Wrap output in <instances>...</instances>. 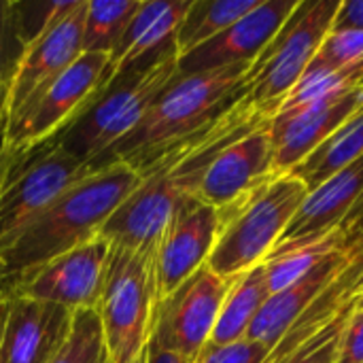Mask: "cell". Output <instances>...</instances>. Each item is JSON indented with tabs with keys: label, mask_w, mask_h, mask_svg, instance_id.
Listing matches in <instances>:
<instances>
[{
	"label": "cell",
	"mask_w": 363,
	"mask_h": 363,
	"mask_svg": "<svg viewBox=\"0 0 363 363\" xmlns=\"http://www.w3.org/2000/svg\"><path fill=\"white\" fill-rule=\"evenodd\" d=\"M277 111L257 106L247 91L194 134L155 155L143 170V185L113 213L100 236L113 247L157 249L174 213L198 196L211 162L234 140L272 125Z\"/></svg>",
	"instance_id": "1"
},
{
	"label": "cell",
	"mask_w": 363,
	"mask_h": 363,
	"mask_svg": "<svg viewBox=\"0 0 363 363\" xmlns=\"http://www.w3.org/2000/svg\"><path fill=\"white\" fill-rule=\"evenodd\" d=\"M251 66L253 62H245L189 77H174L149 106L140 123L104 155L94 160L89 168L96 172L123 162L140 174L155 155L194 134L236 102L247 91Z\"/></svg>",
	"instance_id": "2"
},
{
	"label": "cell",
	"mask_w": 363,
	"mask_h": 363,
	"mask_svg": "<svg viewBox=\"0 0 363 363\" xmlns=\"http://www.w3.org/2000/svg\"><path fill=\"white\" fill-rule=\"evenodd\" d=\"M140 185L143 177L123 162L87 174L0 253L6 277L15 279L100 236L104 223Z\"/></svg>",
	"instance_id": "3"
},
{
	"label": "cell",
	"mask_w": 363,
	"mask_h": 363,
	"mask_svg": "<svg viewBox=\"0 0 363 363\" xmlns=\"http://www.w3.org/2000/svg\"><path fill=\"white\" fill-rule=\"evenodd\" d=\"M177 60L179 51L172 45L155 57L117 72L85 111L51 140L89 166L140 123L155 98L177 77Z\"/></svg>",
	"instance_id": "4"
},
{
	"label": "cell",
	"mask_w": 363,
	"mask_h": 363,
	"mask_svg": "<svg viewBox=\"0 0 363 363\" xmlns=\"http://www.w3.org/2000/svg\"><path fill=\"white\" fill-rule=\"evenodd\" d=\"M306 194L308 187L298 177L270 174L238 202L219 211L221 230L206 266L217 277L236 281L264 264Z\"/></svg>",
	"instance_id": "5"
},
{
	"label": "cell",
	"mask_w": 363,
	"mask_h": 363,
	"mask_svg": "<svg viewBox=\"0 0 363 363\" xmlns=\"http://www.w3.org/2000/svg\"><path fill=\"white\" fill-rule=\"evenodd\" d=\"M155 251L111 245L96 306L108 363H147L157 304Z\"/></svg>",
	"instance_id": "6"
},
{
	"label": "cell",
	"mask_w": 363,
	"mask_h": 363,
	"mask_svg": "<svg viewBox=\"0 0 363 363\" xmlns=\"http://www.w3.org/2000/svg\"><path fill=\"white\" fill-rule=\"evenodd\" d=\"M94 170L55 140L21 151L0 191V253Z\"/></svg>",
	"instance_id": "7"
},
{
	"label": "cell",
	"mask_w": 363,
	"mask_h": 363,
	"mask_svg": "<svg viewBox=\"0 0 363 363\" xmlns=\"http://www.w3.org/2000/svg\"><path fill=\"white\" fill-rule=\"evenodd\" d=\"M338 6L340 0L298 2L291 17L251 66L249 98L257 106L279 111L332 32Z\"/></svg>",
	"instance_id": "8"
},
{
	"label": "cell",
	"mask_w": 363,
	"mask_h": 363,
	"mask_svg": "<svg viewBox=\"0 0 363 363\" xmlns=\"http://www.w3.org/2000/svg\"><path fill=\"white\" fill-rule=\"evenodd\" d=\"M232 283L217 277L206 264L196 270L155 304L151 345L196 363L211 340Z\"/></svg>",
	"instance_id": "9"
},
{
	"label": "cell",
	"mask_w": 363,
	"mask_h": 363,
	"mask_svg": "<svg viewBox=\"0 0 363 363\" xmlns=\"http://www.w3.org/2000/svg\"><path fill=\"white\" fill-rule=\"evenodd\" d=\"M111 245L96 236L72 251L6 281L2 300L26 298L70 311L96 308L102 296Z\"/></svg>",
	"instance_id": "10"
},
{
	"label": "cell",
	"mask_w": 363,
	"mask_h": 363,
	"mask_svg": "<svg viewBox=\"0 0 363 363\" xmlns=\"http://www.w3.org/2000/svg\"><path fill=\"white\" fill-rule=\"evenodd\" d=\"M108 64V53H81L77 62L45 91L26 121L6 132L4 143L28 151L57 136L113 79Z\"/></svg>",
	"instance_id": "11"
},
{
	"label": "cell",
	"mask_w": 363,
	"mask_h": 363,
	"mask_svg": "<svg viewBox=\"0 0 363 363\" xmlns=\"http://www.w3.org/2000/svg\"><path fill=\"white\" fill-rule=\"evenodd\" d=\"M85 13L87 0H81V4L62 23H57L51 32H47L43 38L26 49L9 98L6 132L26 121L45 91L83 53Z\"/></svg>",
	"instance_id": "12"
},
{
	"label": "cell",
	"mask_w": 363,
	"mask_h": 363,
	"mask_svg": "<svg viewBox=\"0 0 363 363\" xmlns=\"http://www.w3.org/2000/svg\"><path fill=\"white\" fill-rule=\"evenodd\" d=\"M221 230L219 211L198 196L189 198L170 219L155 251V298L162 302L200 270Z\"/></svg>",
	"instance_id": "13"
},
{
	"label": "cell",
	"mask_w": 363,
	"mask_h": 363,
	"mask_svg": "<svg viewBox=\"0 0 363 363\" xmlns=\"http://www.w3.org/2000/svg\"><path fill=\"white\" fill-rule=\"evenodd\" d=\"M298 2L300 0H262L259 6H255L215 38L185 55H179L177 77L255 62L291 17Z\"/></svg>",
	"instance_id": "14"
},
{
	"label": "cell",
	"mask_w": 363,
	"mask_h": 363,
	"mask_svg": "<svg viewBox=\"0 0 363 363\" xmlns=\"http://www.w3.org/2000/svg\"><path fill=\"white\" fill-rule=\"evenodd\" d=\"M363 102V87L319 100L291 113L274 115L270 125L272 172L289 174L317 151Z\"/></svg>",
	"instance_id": "15"
},
{
	"label": "cell",
	"mask_w": 363,
	"mask_h": 363,
	"mask_svg": "<svg viewBox=\"0 0 363 363\" xmlns=\"http://www.w3.org/2000/svg\"><path fill=\"white\" fill-rule=\"evenodd\" d=\"M362 196L363 155L306 194L302 206L294 215L291 223L287 225L266 262H274L287 253H294L306 245L325 238L334 230H340L342 221Z\"/></svg>",
	"instance_id": "16"
},
{
	"label": "cell",
	"mask_w": 363,
	"mask_h": 363,
	"mask_svg": "<svg viewBox=\"0 0 363 363\" xmlns=\"http://www.w3.org/2000/svg\"><path fill=\"white\" fill-rule=\"evenodd\" d=\"M0 336V363H51L66 345L74 311L9 298Z\"/></svg>",
	"instance_id": "17"
},
{
	"label": "cell",
	"mask_w": 363,
	"mask_h": 363,
	"mask_svg": "<svg viewBox=\"0 0 363 363\" xmlns=\"http://www.w3.org/2000/svg\"><path fill=\"white\" fill-rule=\"evenodd\" d=\"M272 172L270 125L255 130L228 145L208 166L198 198L217 211L238 202Z\"/></svg>",
	"instance_id": "18"
},
{
	"label": "cell",
	"mask_w": 363,
	"mask_h": 363,
	"mask_svg": "<svg viewBox=\"0 0 363 363\" xmlns=\"http://www.w3.org/2000/svg\"><path fill=\"white\" fill-rule=\"evenodd\" d=\"M191 0H147L140 2L119 45L111 53L113 77L138 62L151 60L174 45L177 30L189 11Z\"/></svg>",
	"instance_id": "19"
},
{
	"label": "cell",
	"mask_w": 363,
	"mask_h": 363,
	"mask_svg": "<svg viewBox=\"0 0 363 363\" xmlns=\"http://www.w3.org/2000/svg\"><path fill=\"white\" fill-rule=\"evenodd\" d=\"M345 262V251L330 253L306 279L298 281L296 285L270 294V298L264 302L259 313L255 315L249 332L245 338L266 345L270 351L283 340V336L291 330V325L300 319V315L311 306V302L325 289V285L332 281L340 264Z\"/></svg>",
	"instance_id": "20"
},
{
	"label": "cell",
	"mask_w": 363,
	"mask_h": 363,
	"mask_svg": "<svg viewBox=\"0 0 363 363\" xmlns=\"http://www.w3.org/2000/svg\"><path fill=\"white\" fill-rule=\"evenodd\" d=\"M268 298L266 264H257L232 283L206 347H223L242 340Z\"/></svg>",
	"instance_id": "21"
},
{
	"label": "cell",
	"mask_w": 363,
	"mask_h": 363,
	"mask_svg": "<svg viewBox=\"0 0 363 363\" xmlns=\"http://www.w3.org/2000/svg\"><path fill=\"white\" fill-rule=\"evenodd\" d=\"M363 155V102L362 106L300 166L289 174L298 177L308 191L328 181L338 170L347 168L351 162Z\"/></svg>",
	"instance_id": "22"
},
{
	"label": "cell",
	"mask_w": 363,
	"mask_h": 363,
	"mask_svg": "<svg viewBox=\"0 0 363 363\" xmlns=\"http://www.w3.org/2000/svg\"><path fill=\"white\" fill-rule=\"evenodd\" d=\"M259 2L262 0H191V6L174 36L179 55H185L191 49L208 43L240 17L251 13L255 6H259Z\"/></svg>",
	"instance_id": "23"
},
{
	"label": "cell",
	"mask_w": 363,
	"mask_h": 363,
	"mask_svg": "<svg viewBox=\"0 0 363 363\" xmlns=\"http://www.w3.org/2000/svg\"><path fill=\"white\" fill-rule=\"evenodd\" d=\"M143 0H87L83 53H113Z\"/></svg>",
	"instance_id": "24"
},
{
	"label": "cell",
	"mask_w": 363,
	"mask_h": 363,
	"mask_svg": "<svg viewBox=\"0 0 363 363\" xmlns=\"http://www.w3.org/2000/svg\"><path fill=\"white\" fill-rule=\"evenodd\" d=\"M363 87V62L353 66H345L338 70H319V72H306L296 87L287 94V98L281 102L277 115L298 111L302 106L315 104L319 100L347 94L351 89Z\"/></svg>",
	"instance_id": "25"
},
{
	"label": "cell",
	"mask_w": 363,
	"mask_h": 363,
	"mask_svg": "<svg viewBox=\"0 0 363 363\" xmlns=\"http://www.w3.org/2000/svg\"><path fill=\"white\" fill-rule=\"evenodd\" d=\"M342 232L334 230L332 234H328L325 238L306 245L294 253H287L274 262H264L266 264V281H268V289L270 294H279L291 285H296L298 281L306 279L330 253L334 251H342Z\"/></svg>",
	"instance_id": "26"
},
{
	"label": "cell",
	"mask_w": 363,
	"mask_h": 363,
	"mask_svg": "<svg viewBox=\"0 0 363 363\" xmlns=\"http://www.w3.org/2000/svg\"><path fill=\"white\" fill-rule=\"evenodd\" d=\"M51 363H108L102 323L96 308L74 313L70 336Z\"/></svg>",
	"instance_id": "27"
},
{
	"label": "cell",
	"mask_w": 363,
	"mask_h": 363,
	"mask_svg": "<svg viewBox=\"0 0 363 363\" xmlns=\"http://www.w3.org/2000/svg\"><path fill=\"white\" fill-rule=\"evenodd\" d=\"M81 0H47V2H11L15 30L26 47L34 45L57 23H62Z\"/></svg>",
	"instance_id": "28"
},
{
	"label": "cell",
	"mask_w": 363,
	"mask_h": 363,
	"mask_svg": "<svg viewBox=\"0 0 363 363\" xmlns=\"http://www.w3.org/2000/svg\"><path fill=\"white\" fill-rule=\"evenodd\" d=\"M26 49L11 17V0H0V138L6 136L9 98Z\"/></svg>",
	"instance_id": "29"
},
{
	"label": "cell",
	"mask_w": 363,
	"mask_h": 363,
	"mask_svg": "<svg viewBox=\"0 0 363 363\" xmlns=\"http://www.w3.org/2000/svg\"><path fill=\"white\" fill-rule=\"evenodd\" d=\"M363 62V32L362 30H338L330 32L315 53L306 72L338 70ZM304 72V74H306Z\"/></svg>",
	"instance_id": "30"
},
{
	"label": "cell",
	"mask_w": 363,
	"mask_h": 363,
	"mask_svg": "<svg viewBox=\"0 0 363 363\" xmlns=\"http://www.w3.org/2000/svg\"><path fill=\"white\" fill-rule=\"evenodd\" d=\"M351 315L334 319L321 334L311 338L304 347H300L287 362L283 363H336L340 334Z\"/></svg>",
	"instance_id": "31"
},
{
	"label": "cell",
	"mask_w": 363,
	"mask_h": 363,
	"mask_svg": "<svg viewBox=\"0 0 363 363\" xmlns=\"http://www.w3.org/2000/svg\"><path fill=\"white\" fill-rule=\"evenodd\" d=\"M270 353L266 345L242 338L223 347H206L196 363H268Z\"/></svg>",
	"instance_id": "32"
},
{
	"label": "cell",
	"mask_w": 363,
	"mask_h": 363,
	"mask_svg": "<svg viewBox=\"0 0 363 363\" xmlns=\"http://www.w3.org/2000/svg\"><path fill=\"white\" fill-rule=\"evenodd\" d=\"M336 363H363V311L349 317L340 334Z\"/></svg>",
	"instance_id": "33"
},
{
	"label": "cell",
	"mask_w": 363,
	"mask_h": 363,
	"mask_svg": "<svg viewBox=\"0 0 363 363\" xmlns=\"http://www.w3.org/2000/svg\"><path fill=\"white\" fill-rule=\"evenodd\" d=\"M332 30H362L363 32V0H345L340 2Z\"/></svg>",
	"instance_id": "34"
},
{
	"label": "cell",
	"mask_w": 363,
	"mask_h": 363,
	"mask_svg": "<svg viewBox=\"0 0 363 363\" xmlns=\"http://www.w3.org/2000/svg\"><path fill=\"white\" fill-rule=\"evenodd\" d=\"M17 155H19V149L6 145L4 143V136H2L0 138V191H2V187L6 183V177H9V172H11V168H13V164L17 160ZM6 279H9L6 277V268H4V262H2V255H0V300H2V296L6 291Z\"/></svg>",
	"instance_id": "35"
},
{
	"label": "cell",
	"mask_w": 363,
	"mask_h": 363,
	"mask_svg": "<svg viewBox=\"0 0 363 363\" xmlns=\"http://www.w3.org/2000/svg\"><path fill=\"white\" fill-rule=\"evenodd\" d=\"M340 232H342V245L349 242L353 236H357L359 232H363V196L357 200V204L351 208V213L347 215V219L342 221L340 225Z\"/></svg>",
	"instance_id": "36"
},
{
	"label": "cell",
	"mask_w": 363,
	"mask_h": 363,
	"mask_svg": "<svg viewBox=\"0 0 363 363\" xmlns=\"http://www.w3.org/2000/svg\"><path fill=\"white\" fill-rule=\"evenodd\" d=\"M147 363H194L181 355H174V353H168V351H162L157 349L155 345L149 347V357H147Z\"/></svg>",
	"instance_id": "37"
},
{
	"label": "cell",
	"mask_w": 363,
	"mask_h": 363,
	"mask_svg": "<svg viewBox=\"0 0 363 363\" xmlns=\"http://www.w3.org/2000/svg\"><path fill=\"white\" fill-rule=\"evenodd\" d=\"M355 311H363V291H362V294H359L357 302H355Z\"/></svg>",
	"instance_id": "38"
}]
</instances>
